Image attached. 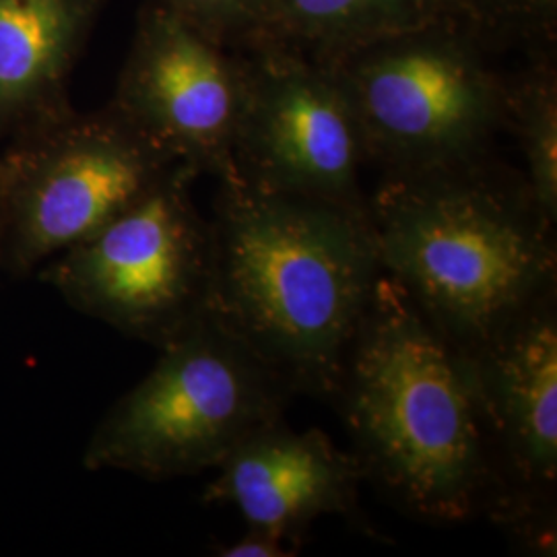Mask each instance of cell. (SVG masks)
<instances>
[{
	"instance_id": "1",
	"label": "cell",
	"mask_w": 557,
	"mask_h": 557,
	"mask_svg": "<svg viewBox=\"0 0 557 557\" xmlns=\"http://www.w3.org/2000/svg\"><path fill=\"white\" fill-rule=\"evenodd\" d=\"M218 184L211 317L294 397L331 400L382 275L368 207Z\"/></svg>"
},
{
	"instance_id": "2",
	"label": "cell",
	"mask_w": 557,
	"mask_h": 557,
	"mask_svg": "<svg viewBox=\"0 0 557 557\" xmlns=\"http://www.w3.org/2000/svg\"><path fill=\"white\" fill-rule=\"evenodd\" d=\"M331 400L363 481L407 517L444 527L490 517L498 481L469 359L384 273Z\"/></svg>"
},
{
	"instance_id": "3",
	"label": "cell",
	"mask_w": 557,
	"mask_h": 557,
	"mask_svg": "<svg viewBox=\"0 0 557 557\" xmlns=\"http://www.w3.org/2000/svg\"><path fill=\"white\" fill-rule=\"evenodd\" d=\"M368 215L382 273L462 354L557 296L556 225L492 153L382 174Z\"/></svg>"
},
{
	"instance_id": "4",
	"label": "cell",
	"mask_w": 557,
	"mask_h": 557,
	"mask_svg": "<svg viewBox=\"0 0 557 557\" xmlns=\"http://www.w3.org/2000/svg\"><path fill=\"white\" fill-rule=\"evenodd\" d=\"M465 21L428 23L358 46L333 66L366 160L411 174L479 160L506 133L508 73Z\"/></svg>"
},
{
	"instance_id": "5",
	"label": "cell",
	"mask_w": 557,
	"mask_h": 557,
	"mask_svg": "<svg viewBox=\"0 0 557 557\" xmlns=\"http://www.w3.org/2000/svg\"><path fill=\"white\" fill-rule=\"evenodd\" d=\"M158 351L151 372L94 430L87 471L145 479L215 471L242 440L285 418L294 398L211 312Z\"/></svg>"
},
{
	"instance_id": "6",
	"label": "cell",
	"mask_w": 557,
	"mask_h": 557,
	"mask_svg": "<svg viewBox=\"0 0 557 557\" xmlns=\"http://www.w3.org/2000/svg\"><path fill=\"white\" fill-rule=\"evenodd\" d=\"M178 161L108 101L0 147L2 271L27 277L91 236Z\"/></svg>"
},
{
	"instance_id": "7",
	"label": "cell",
	"mask_w": 557,
	"mask_h": 557,
	"mask_svg": "<svg viewBox=\"0 0 557 557\" xmlns=\"http://www.w3.org/2000/svg\"><path fill=\"white\" fill-rule=\"evenodd\" d=\"M176 163L91 236L40 267V278L81 314L156 349L209 314L211 227Z\"/></svg>"
},
{
	"instance_id": "8",
	"label": "cell",
	"mask_w": 557,
	"mask_h": 557,
	"mask_svg": "<svg viewBox=\"0 0 557 557\" xmlns=\"http://www.w3.org/2000/svg\"><path fill=\"white\" fill-rule=\"evenodd\" d=\"M244 96L234 165L246 186L368 207L356 112L331 64L277 44L239 50Z\"/></svg>"
},
{
	"instance_id": "9",
	"label": "cell",
	"mask_w": 557,
	"mask_h": 557,
	"mask_svg": "<svg viewBox=\"0 0 557 557\" xmlns=\"http://www.w3.org/2000/svg\"><path fill=\"white\" fill-rule=\"evenodd\" d=\"M498 481L490 520L535 556L557 547V296L465 354Z\"/></svg>"
},
{
	"instance_id": "10",
	"label": "cell",
	"mask_w": 557,
	"mask_h": 557,
	"mask_svg": "<svg viewBox=\"0 0 557 557\" xmlns=\"http://www.w3.org/2000/svg\"><path fill=\"white\" fill-rule=\"evenodd\" d=\"M244 57L160 0L140 7L110 103L199 176L236 180Z\"/></svg>"
},
{
	"instance_id": "11",
	"label": "cell",
	"mask_w": 557,
	"mask_h": 557,
	"mask_svg": "<svg viewBox=\"0 0 557 557\" xmlns=\"http://www.w3.org/2000/svg\"><path fill=\"white\" fill-rule=\"evenodd\" d=\"M202 499L232 506L246 527L267 531L301 549L310 527L322 517H354L358 460L319 428L296 430L285 418L252 432L215 469Z\"/></svg>"
},
{
	"instance_id": "12",
	"label": "cell",
	"mask_w": 557,
	"mask_h": 557,
	"mask_svg": "<svg viewBox=\"0 0 557 557\" xmlns=\"http://www.w3.org/2000/svg\"><path fill=\"white\" fill-rule=\"evenodd\" d=\"M110 0H0V147L73 110L71 75Z\"/></svg>"
},
{
	"instance_id": "13",
	"label": "cell",
	"mask_w": 557,
	"mask_h": 557,
	"mask_svg": "<svg viewBox=\"0 0 557 557\" xmlns=\"http://www.w3.org/2000/svg\"><path fill=\"white\" fill-rule=\"evenodd\" d=\"M448 20L465 21L457 0H273L262 44L331 62L368 41Z\"/></svg>"
},
{
	"instance_id": "14",
	"label": "cell",
	"mask_w": 557,
	"mask_h": 557,
	"mask_svg": "<svg viewBox=\"0 0 557 557\" xmlns=\"http://www.w3.org/2000/svg\"><path fill=\"white\" fill-rule=\"evenodd\" d=\"M506 133L517 137L522 176L539 211L557 225L556 46L529 50L517 73H508Z\"/></svg>"
},
{
	"instance_id": "15",
	"label": "cell",
	"mask_w": 557,
	"mask_h": 557,
	"mask_svg": "<svg viewBox=\"0 0 557 557\" xmlns=\"http://www.w3.org/2000/svg\"><path fill=\"white\" fill-rule=\"evenodd\" d=\"M460 15L494 50L556 46L557 0H457Z\"/></svg>"
},
{
	"instance_id": "16",
	"label": "cell",
	"mask_w": 557,
	"mask_h": 557,
	"mask_svg": "<svg viewBox=\"0 0 557 557\" xmlns=\"http://www.w3.org/2000/svg\"><path fill=\"white\" fill-rule=\"evenodd\" d=\"M200 32L234 48L248 50L264 41L273 0H160Z\"/></svg>"
},
{
	"instance_id": "17",
	"label": "cell",
	"mask_w": 557,
	"mask_h": 557,
	"mask_svg": "<svg viewBox=\"0 0 557 557\" xmlns=\"http://www.w3.org/2000/svg\"><path fill=\"white\" fill-rule=\"evenodd\" d=\"M215 549V554L221 557H289L299 554V549L285 543L283 539L250 527H246V533L242 537L218 545Z\"/></svg>"
},
{
	"instance_id": "18",
	"label": "cell",
	"mask_w": 557,
	"mask_h": 557,
	"mask_svg": "<svg viewBox=\"0 0 557 557\" xmlns=\"http://www.w3.org/2000/svg\"><path fill=\"white\" fill-rule=\"evenodd\" d=\"M0 273H4L2 271V232H0Z\"/></svg>"
}]
</instances>
